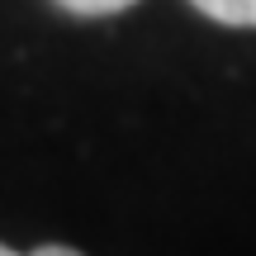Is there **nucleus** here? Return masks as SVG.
Returning <instances> with one entry per match:
<instances>
[{"mask_svg":"<svg viewBox=\"0 0 256 256\" xmlns=\"http://www.w3.org/2000/svg\"><path fill=\"white\" fill-rule=\"evenodd\" d=\"M190 5L228 28H256V0H190Z\"/></svg>","mask_w":256,"mask_h":256,"instance_id":"nucleus-1","label":"nucleus"},{"mask_svg":"<svg viewBox=\"0 0 256 256\" xmlns=\"http://www.w3.org/2000/svg\"><path fill=\"white\" fill-rule=\"evenodd\" d=\"M62 10H72V14H119V10H128V5H138V0H57Z\"/></svg>","mask_w":256,"mask_h":256,"instance_id":"nucleus-2","label":"nucleus"},{"mask_svg":"<svg viewBox=\"0 0 256 256\" xmlns=\"http://www.w3.org/2000/svg\"><path fill=\"white\" fill-rule=\"evenodd\" d=\"M28 256H81V252H72V247H38V252H28Z\"/></svg>","mask_w":256,"mask_h":256,"instance_id":"nucleus-3","label":"nucleus"},{"mask_svg":"<svg viewBox=\"0 0 256 256\" xmlns=\"http://www.w3.org/2000/svg\"><path fill=\"white\" fill-rule=\"evenodd\" d=\"M0 256H19V252H10V247H5V242H0Z\"/></svg>","mask_w":256,"mask_h":256,"instance_id":"nucleus-4","label":"nucleus"}]
</instances>
